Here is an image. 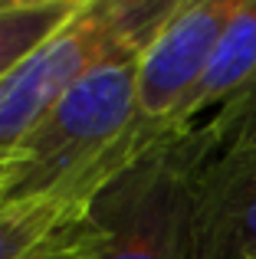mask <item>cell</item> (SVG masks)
<instances>
[{
    "label": "cell",
    "mask_w": 256,
    "mask_h": 259,
    "mask_svg": "<svg viewBox=\"0 0 256 259\" xmlns=\"http://www.w3.org/2000/svg\"><path fill=\"white\" fill-rule=\"evenodd\" d=\"M92 200L0 203V259H96L102 236Z\"/></svg>",
    "instance_id": "8992f818"
},
{
    "label": "cell",
    "mask_w": 256,
    "mask_h": 259,
    "mask_svg": "<svg viewBox=\"0 0 256 259\" xmlns=\"http://www.w3.org/2000/svg\"><path fill=\"white\" fill-rule=\"evenodd\" d=\"M82 0H0V82L76 17Z\"/></svg>",
    "instance_id": "ba28073f"
},
{
    "label": "cell",
    "mask_w": 256,
    "mask_h": 259,
    "mask_svg": "<svg viewBox=\"0 0 256 259\" xmlns=\"http://www.w3.org/2000/svg\"><path fill=\"white\" fill-rule=\"evenodd\" d=\"M207 125L217 135L220 151L224 148L256 151V82L250 89H243L237 99H230L224 108H217V115Z\"/></svg>",
    "instance_id": "9c48e42d"
},
{
    "label": "cell",
    "mask_w": 256,
    "mask_h": 259,
    "mask_svg": "<svg viewBox=\"0 0 256 259\" xmlns=\"http://www.w3.org/2000/svg\"><path fill=\"white\" fill-rule=\"evenodd\" d=\"M181 0H82L76 17L0 82V161L86 76L122 53H145Z\"/></svg>",
    "instance_id": "3957f363"
},
{
    "label": "cell",
    "mask_w": 256,
    "mask_h": 259,
    "mask_svg": "<svg viewBox=\"0 0 256 259\" xmlns=\"http://www.w3.org/2000/svg\"><path fill=\"white\" fill-rule=\"evenodd\" d=\"M240 0H181L138 59V128L167 138Z\"/></svg>",
    "instance_id": "277c9868"
},
{
    "label": "cell",
    "mask_w": 256,
    "mask_h": 259,
    "mask_svg": "<svg viewBox=\"0 0 256 259\" xmlns=\"http://www.w3.org/2000/svg\"><path fill=\"white\" fill-rule=\"evenodd\" d=\"M141 53L102 63L0 161V203L92 200L112 174L161 141L138 128Z\"/></svg>",
    "instance_id": "6da1fadb"
},
{
    "label": "cell",
    "mask_w": 256,
    "mask_h": 259,
    "mask_svg": "<svg viewBox=\"0 0 256 259\" xmlns=\"http://www.w3.org/2000/svg\"><path fill=\"white\" fill-rule=\"evenodd\" d=\"M96 259H99V256H96Z\"/></svg>",
    "instance_id": "30bf717a"
},
{
    "label": "cell",
    "mask_w": 256,
    "mask_h": 259,
    "mask_svg": "<svg viewBox=\"0 0 256 259\" xmlns=\"http://www.w3.org/2000/svg\"><path fill=\"white\" fill-rule=\"evenodd\" d=\"M217 151L204 121L154 141L112 174L89 203L102 236L99 259H191L197 181Z\"/></svg>",
    "instance_id": "7a4b0ae2"
},
{
    "label": "cell",
    "mask_w": 256,
    "mask_h": 259,
    "mask_svg": "<svg viewBox=\"0 0 256 259\" xmlns=\"http://www.w3.org/2000/svg\"><path fill=\"white\" fill-rule=\"evenodd\" d=\"M256 82V0H240L230 23L224 26L214 56L207 63L200 82L184 99V105L174 115V132L197 125V115L204 108H224L230 99H237L243 89Z\"/></svg>",
    "instance_id": "52a82bcc"
},
{
    "label": "cell",
    "mask_w": 256,
    "mask_h": 259,
    "mask_svg": "<svg viewBox=\"0 0 256 259\" xmlns=\"http://www.w3.org/2000/svg\"><path fill=\"white\" fill-rule=\"evenodd\" d=\"M191 259H256V151L224 148L200 171Z\"/></svg>",
    "instance_id": "5b68a950"
}]
</instances>
